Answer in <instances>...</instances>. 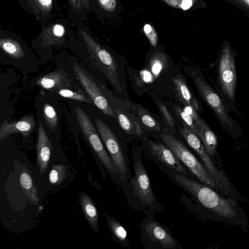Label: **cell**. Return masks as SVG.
Listing matches in <instances>:
<instances>
[{
	"mask_svg": "<svg viewBox=\"0 0 249 249\" xmlns=\"http://www.w3.org/2000/svg\"><path fill=\"white\" fill-rule=\"evenodd\" d=\"M218 91L228 110L241 116L235 102L237 75L235 56L230 45L225 43L219 53L216 63Z\"/></svg>",
	"mask_w": 249,
	"mask_h": 249,
	"instance_id": "obj_1",
	"label": "cell"
},
{
	"mask_svg": "<svg viewBox=\"0 0 249 249\" xmlns=\"http://www.w3.org/2000/svg\"><path fill=\"white\" fill-rule=\"evenodd\" d=\"M160 136L165 145L200 181L216 191L220 190L214 179L205 165L181 141L169 133H162Z\"/></svg>",
	"mask_w": 249,
	"mask_h": 249,
	"instance_id": "obj_4",
	"label": "cell"
},
{
	"mask_svg": "<svg viewBox=\"0 0 249 249\" xmlns=\"http://www.w3.org/2000/svg\"><path fill=\"white\" fill-rule=\"evenodd\" d=\"M157 106L160 112L162 115L166 124L171 128L174 129L175 125V121L166 107L161 103H158Z\"/></svg>",
	"mask_w": 249,
	"mask_h": 249,
	"instance_id": "obj_29",
	"label": "cell"
},
{
	"mask_svg": "<svg viewBox=\"0 0 249 249\" xmlns=\"http://www.w3.org/2000/svg\"><path fill=\"white\" fill-rule=\"evenodd\" d=\"M52 145L42 124L38 130L36 145L37 164L40 174L44 173L48 168L51 158Z\"/></svg>",
	"mask_w": 249,
	"mask_h": 249,
	"instance_id": "obj_13",
	"label": "cell"
},
{
	"mask_svg": "<svg viewBox=\"0 0 249 249\" xmlns=\"http://www.w3.org/2000/svg\"><path fill=\"white\" fill-rule=\"evenodd\" d=\"M174 109L177 115L182 120L184 125L187 126L196 134L197 130L196 125L192 118L189 114L186 113L183 109L179 106L175 105Z\"/></svg>",
	"mask_w": 249,
	"mask_h": 249,
	"instance_id": "obj_26",
	"label": "cell"
},
{
	"mask_svg": "<svg viewBox=\"0 0 249 249\" xmlns=\"http://www.w3.org/2000/svg\"><path fill=\"white\" fill-rule=\"evenodd\" d=\"M137 113L141 123L148 129L155 131H160V126L159 123L145 108L138 106Z\"/></svg>",
	"mask_w": 249,
	"mask_h": 249,
	"instance_id": "obj_22",
	"label": "cell"
},
{
	"mask_svg": "<svg viewBox=\"0 0 249 249\" xmlns=\"http://www.w3.org/2000/svg\"><path fill=\"white\" fill-rule=\"evenodd\" d=\"M0 46L1 50L10 57L18 59L25 55L24 50L20 44L11 38H1Z\"/></svg>",
	"mask_w": 249,
	"mask_h": 249,
	"instance_id": "obj_21",
	"label": "cell"
},
{
	"mask_svg": "<svg viewBox=\"0 0 249 249\" xmlns=\"http://www.w3.org/2000/svg\"><path fill=\"white\" fill-rule=\"evenodd\" d=\"M102 7L105 10L112 11L116 6L115 0H98Z\"/></svg>",
	"mask_w": 249,
	"mask_h": 249,
	"instance_id": "obj_34",
	"label": "cell"
},
{
	"mask_svg": "<svg viewBox=\"0 0 249 249\" xmlns=\"http://www.w3.org/2000/svg\"><path fill=\"white\" fill-rule=\"evenodd\" d=\"M92 64L106 76L114 88L122 93L121 84L118 72V66L110 53L95 42L86 32L81 31Z\"/></svg>",
	"mask_w": 249,
	"mask_h": 249,
	"instance_id": "obj_5",
	"label": "cell"
},
{
	"mask_svg": "<svg viewBox=\"0 0 249 249\" xmlns=\"http://www.w3.org/2000/svg\"><path fill=\"white\" fill-rule=\"evenodd\" d=\"M175 92L182 105L188 104L193 106L198 111L202 110V105L195 95L190 90L185 79L181 75L173 78Z\"/></svg>",
	"mask_w": 249,
	"mask_h": 249,
	"instance_id": "obj_16",
	"label": "cell"
},
{
	"mask_svg": "<svg viewBox=\"0 0 249 249\" xmlns=\"http://www.w3.org/2000/svg\"><path fill=\"white\" fill-rule=\"evenodd\" d=\"M109 226L115 236L121 242H125L127 237V232L124 227L113 219L108 220Z\"/></svg>",
	"mask_w": 249,
	"mask_h": 249,
	"instance_id": "obj_27",
	"label": "cell"
},
{
	"mask_svg": "<svg viewBox=\"0 0 249 249\" xmlns=\"http://www.w3.org/2000/svg\"><path fill=\"white\" fill-rule=\"evenodd\" d=\"M32 7L42 14L46 15L51 10L52 0H29Z\"/></svg>",
	"mask_w": 249,
	"mask_h": 249,
	"instance_id": "obj_28",
	"label": "cell"
},
{
	"mask_svg": "<svg viewBox=\"0 0 249 249\" xmlns=\"http://www.w3.org/2000/svg\"><path fill=\"white\" fill-rule=\"evenodd\" d=\"M144 228L149 237L163 248L170 249L177 247L176 240L158 222L150 221L145 224Z\"/></svg>",
	"mask_w": 249,
	"mask_h": 249,
	"instance_id": "obj_14",
	"label": "cell"
},
{
	"mask_svg": "<svg viewBox=\"0 0 249 249\" xmlns=\"http://www.w3.org/2000/svg\"><path fill=\"white\" fill-rule=\"evenodd\" d=\"M160 58L158 57H153L150 62V66L151 67V70L157 76L161 71L163 67L165 66V61L164 62H161Z\"/></svg>",
	"mask_w": 249,
	"mask_h": 249,
	"instance_id": "obj_31",
	"label": "cell"
},
{
	"mask_svg": "<svg viewBox=\"0 0 249 249\" xmlns=\"http://www.w3.org/2000/svg\"><path fill=\"white\" fill-rule=\"evenodd\" d=\"M177 181L188 190L206 209L219 217L233 220L237 213L233 200L226 198L213 188L185 177L175 176Z\"/></svg>",
	"mask_w": 249,
	"mask_h": 249,
	"instance_id": "obj_2",
	"label": "cell"
},
{
	"mask_svg": "<svg viewBox=\"0 0 249 249\" xmlns=\"http://www.w3.org/2000/svg\"><path fill=\"white\" fill-rule=\"evenodd\" d=\"M95 124L102 142L116 165L119 175L124 179L126 173V162L117 138L111 129L101 120L96 118Z\"/></svg>",
	"mask_w": 249,
	"mask_h": 249,
	"instance_id": "obj_9",
	"label": "cell"
},
{
	"mask_svg": "<svg viewBox=\"0 0 249 249\" xmlns=\"http://www.w3.org/2000/svg\"><path fill=\"white\" fill-rule=\"evenodd\" d=\"M179 132L188 144L200 157L204 165L214 179L221 192L228 195L230 192L229 189L230 185L228 178L225 175L215 166L197 135L184 124L183 128H179Z\"/></svg>",
	"mask_w": 249,
	"mask_h": 249,
	"instance_id": "obj_7",
	"label": "cell"
},
{
	"mask_svg": "<svg viewBox=\"0 0 249 249\" xmlns=\"http://www.w3.org/2000/svg\"><path fill=\"white\" fill-rule=\"evenodd\" d=\"M193 76L195 85L200 96L214 112L222 129L232 138L240 136L243 132L241 127L230 115L217 90L201 73H194Z\"/></svg>",
	"mask_w": 249,
	"mask_h": 249,
	"instance_id": "obj_3",
	"label": "cell"
},
{
	"mask_svg": "<svg viewBox=\"0 0 249 249\" xmlns=\"http://www.w3.org/2000/svg\"><path fill=\"white\" fill-rule=\"evenodd\" d=\"M143 31L152 46L156 47L157 43L158 37L154 28L150 24H146L143 27Z\"/></svg>",
	"mask_w": 249,
	"mask_h": 249,
	"instance_id": "obj_30",
	"label": "cell"
},
{
	"mask_svg": "<svg viewBox=\"0 0 249 249\" xmlns=\"http://www.w3.org/2000/svg\"><path fill=\"white\" fill-rule=\"evenodd\" d=\"M44 120L49 127L54 130L58 124V118L54 108L50 104L45 103L43 107Z\"/></svg>",
	"mask_w": 249,
	"mask_h": 249,
	"instance_id": "obj_24",
	"label": "cell"
},
{
	"mask_svg": "<svg viewBox=\"0 0 249 249\" xmlns=\"http://www.w3.org/2000/svg\"><path fill=\"white\" fill-rule=\"evenodd\" d=\"M148 144L151 152L160 161L181 174H187L186 170L181 162L166 145L161 143H156L150 140H148Z\"/></svg>",
	"mask_w": 249,
	"mask_h": 249,
	"instance_id": "obj_12",
	"label": "cell"
},
{
	"mask_svg": "<svg viewBox=\"0 0 249 249\" xmlns=\"http://www.w3.org/2000/svg\"><path fill=\"white\" fill-rule=\"evenodd\" d=\"M66 175V167L61 164L53 166L49 174L51 184L59 185L64 180Z\"/></svg>",
	"mask_w": 249,
	"mask_h": 249,
	"instance_id": "obj_25",
	"label": "cell"
},
{
	"mask_svg": "<svg viewBox=\"0 0 249 249\" xmlns=\"http://www.w3.org/2000/svg\"><path fill=\"white\" fill-rule=\"evenodd\" d=\"M56 93L61 96L81 102L92 104V100L82 90L73 91L68 89L62 88L58 89Z\"/></svg>",
	"mask_w": 249,
	"mask_h": 249,
	"instance_id": "obj_23",
	"label": "cell"
},
{
	"mask_svg": "<svg viewBox=\"0 0 249 249\" xmlns=\"http://www.w3.org/2000/svg\"><path fill=\"white\" fill-rule=\"evenodd\" d=\"M19 182L21 188L30 202L34 205H36L39 201L37 188L29 173L25 169H22L20 174Z\"/></svg>",
	"mask_w": 249,
	"mask_h": 249,
	"instance_id": "obj_20",
	"label": "cell"
},
{
	"mask_svg": "<svg viewBox=\"0 0 249 249\" xmlns=\"http://www.w3.org/2000/svg\"><path fill=\"white\" fill-rule=\"evenodd\" d=\"M35 127L36 120L33 114L24 116L17 121L9 122L5 120L0 126V141L14 133L19 132L27 137Z\"/></svg>",
	"mask_w": 249,
	"mask_h": 249,
	"instance_id": "obj_11",
	"label": "cell"
},
{
	"mask_svg": "<svg viewBox=\"0 0 249 249\" xmlns=\"http://www.w3.org/2000/svg\"><path fill=\"white\" fill-rule=\"evenodd\" d=\"M73 70L76 78L95 106L105 115L115 118L112 107L94 78L76 62L73 63Z\"/></svg>",
	"mask_w": 249,
	"mask_h": 249,
	"instance_id": "obj_8",
	"label": "cell"
},
{
	"mask_svg": "<svg viewBox=\"0 0 249 249\" xmlns=\"http://www.w3.org/2000/svg\"><path fill=\"white\" fill-rule=\"evenodd\" d=\"M80 203L83 213L92 229L97 231L98 230V214L97 210L91 198L86 194L79 196Z\"/></svg>",
	"mask_w": 249,
	"mask_h": 249,
	"instance_id": "obj_19",
	"label": "cell"
},
{
	"mask_svg": "<svg viewBox=\"0 0 249 249\" xmlns=\"http://www.w3.org/2000/svg\"><path fill=\"white\" fill-rule=\"evenodd\" d=\"M66 73L63 69L52 72L38 79L36 85L46 89H52L68 86L65 83Z\"/></svg>",
	"mask_w": 249,
	"mask_h": 249,
	"instance_id": "obj_18",
	"label": "cell"
},
{
	"mask_svg": "<svg viewBox=\"0 0 249 249\" xmlns=\"http://www.w3.org/2000/svg\"><path fill=\"white\" fill-rule=\"evenodd\" d=\"M134 176L131 180L134 195L143 203L152 205L155 196L147 172L141 160L134 164Z\"/></svg>",
	"mask_w": 249,
	"mask_h": 249,
	"instance_id": "obj_10",
	"label": "cell"
},
{
	"mask_svg": "<svg viewBox=\"0 0 249 249\" xmlns=\"http://www.w3.org/2000/svg\"><path fill=\"white\" fill-rule=\"evenodd\" d=\"M241 5L249 8V0H233Z\"/></svg>",
	"mask_w": 249,
	"mask_h": 249,
	"instance_id": "obj_36",
	"label": "cell"
},
{
	"mask_svg": "<svg viewBox=\"0 0 249 249\" xmlns=\"http://www.w3.org/2000/svg\"><path fill=\"white\" fill-rule=\"evenodd\" d=\"M183 106L184 111L192 118L195 124H197L201 118L199 116L198 111L193 106L188 104L183 105Z\"/></svg>",
	"mask_w": 249,
	"mask_h": 249,
	"instance_id": "obj_32",
	"label": "cell"
},
{
	"mask_svg": "<svg viewBox=\"0 0 249 249\" xmlns=\"http://www.w3.org/2000/svg\"><path fill=\"white\" fill-rule=\"evenodd\" d=\"M75 113L79 126L84 136L107 169L112 173L118 172L115 164L106 150L101 138L90 119L82 109L75 108Z\"/></svg>",
	"mask_w": 249,
	"mask_h": 249,
	"instance_id": "obj_6",
	"label": "cell"
},
{
	"mask_svg": "<svg viewBox=\"0 0 249 249\" xmlns=\"http://www.w3.org/2000/svg\"><path fill=\"white\" fill-rule=\"evenodd\" d=\"M196 135L201 140L212 160L217 154V138L207 123L202 118L196 124Z\"/></svg>",
	"mask_w": 249,
	"mask_h": 249,
	"instance_id": "obj_15",
	"label": "cell"
},
{
	"mask_svg": "<svg viewBox=\"0 0 249 249\" xmlns=\"http://www.w3.org/2000/svg\"><path fill=\"white\" fill-rule=\"evenodd\" d=\"M193 4V0H182L180 4L181 8L183 10L189 9Z\"/></svg>",
	"mask_w": 249,
	"mask_h": 249,
	"instance_id": "obj_35",
	"label": "cell"
},
{
	"mask_svg": "<svg viewBox=\"0 0 249 249\" xmlns=\"http://www.w3.org/2000/svg\"><path fill=\"white\" fill-rule=\"evenodd\" d=\"M71 6L74 10L80 12L83 8H88L89 6V0H69Z\"/></svg>",
	"mask_w": 249,
	"mask_h": 249,
	"instance_id": "obj_33",
	"label": "cell"
},
{
	"mask_svg": "<svg viewBox=\"0 0 249 249\" xmlns=\"http://www.w3.org/2000/svg\"><path fill=\"white\" fill-rule=\"evenodd\" d=\"M114 112L120 126L125 132L137 136L143 134V131L140 122L135 116L118 108L115 109Z\"/></svg>",
	"mask_w": 249,
	"mask_h": 249,
	"instance_id": "obj_17",
	"label": "cell"
}]
</instances>
